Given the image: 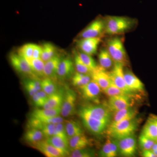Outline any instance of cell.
Returning <instances> with one entry per match:
<instances>
[{
	"mask_svg": "<svg viewBox=\"0 0 157 157\" xmlns=\"http://www.w3.org/2000/svg\"><path fill=\"white\" fill-rule=\"evenodd\" d=\"M74 65L72 60L69 58L61 60L57 70V76L62 80L68 79L74 72Z\"/></svg>",
	"mask_w": 157,
	"mask_h": 157,
	"instance_id": "obj_15",
	"label": "cell"
},
{
	"mask_svg": "<svg viewBox=\"0 0 157 157\" xmlns=\"http://www.w3.org/2000/svg\"><path fill=\"white\" fill-rule=\"evenodd\" d=\"M24 86L29 95L31 97L42 90L41 81L38 78H30L24 82Z\"/></svg>",
	"mask_w": 157,
	"mask_h": 157,
	"instance_id": "obj_25",
	"label": "cell"
},
{
	"mask_svg": "<svg viewBox=\"0 0 157 157\" xmlns=\"http://www.w3.org/2000/svg\"><path fill=\"white\" fill-rule=\"evenodd\" d=\"M61 114V107L50 109H36L31 113L30 117L33 118L53 117Z\"/></svg>",
	"mask_w": 157,
	"mask_h": 157,
	"instance_id": "obj_24",
	"label": "cell"
},
{
	"mask_svg": "<svg viewBox=\"0 0 157 157\" xmlns=\"http://www.w3.org/2000/svg\"><path fill=\"white\" fill-rule=\"evenodd\" d=\"M9 60L12 67L18 73L29 76L31 78H36L28 62L18 53H11L9 56Z\"/></svg>",
	"mask_w": 157,
	"mask_h": 157,
	"instance_id": "obj_5",
	"label": "cell"
},
{
	"mask_svg": "<svg viewBox=\"0 0 157 157\" xmlns=\"http://www.w3.org/2000/svg\"><path fill=\"white\" fill-rule=\"evenodd\" d=\"M95 152L93 150L85 148L75 150L71 151L69 156L71 157H92L94 156Z\"/></svg>",
	"mask_w": 157,
	"mask_h": 157,
	"instance_id": "obj_35",
	"label": "cell"
},
{
	"mask_svg": "<svg viewBox=\"0 0 157 157\" xmlns=\"http://www.w3.org/2000/svg\"><path fill=\"white\" fill-rule=\"evenodd\" d=\"M78 54L83 63L90 70L93 71L98 67L95 61L91 55L84 53L82 52H78Z\"/></svg>",
	"mask_w": 157,
	"mask_h": 157,
	"instance_id": "obj_36",
	"label": "cell"
},
{
	"mask_svg": "<svg viewBox=\"0 0 157 157\" xmlns=\"http://www.w3.org/2000/svg\"><path fill=\"white\" fill-rule=\"evenodd\" d=\"M101 40L100 37L83 38L77 42V45L82 52L92 56L97 52Z\"/></svg>",
	"mask_w": 157,
	"mask_h": 157,
	"instance_id": "obj_13",
	"label": "cell"
},
{
	"mask_svg": "<svg viewBox=\"0 0 157 157\" xmlns=\"http://www.w3.org/2000/svg\"><path fill=\"white\" fill-rule=\"evenodd\" d=\"M61 60L59 56L56 54L52 58L45 62L44 69V76L52 79L55 78Z\"/></svg>",
	"mask_w": 157,
	"mask_h": 157,
	"instance_id": "obj_17",
	"label": "cell"
},
{
	"mask_svg": "<svg viewBox=\"0 0 157 157\" xmlns=\"http://www.w3.org/2000/svg\"><path fill=\"white\" fill-rule=\"evenodd\" d=\"M100 66L105 70L112 67L113 60L107 48H103L100 51L98 56Z\"/></svg>",
	"mask_w": 157,
	"mask_h": 157,
	"instance_id": "obj_29",
	"label": "cell"
},
{
	"mask_svg": "<svg viewBox=\"0 0 157 157\" xmlns=\"http://www.w3.org/2000/svg\"><path fill=\"white\" fill-rule=\"evenodd\" d=\"M90 76L91 79L95 82L103 91L109 87L112 83L109 72H107L106 70L101 67V66H98L93 70Z\"/></svg>",
	"mask_w": 157,
	"mask_h": 157,
	"instance_id": "obj_10",
	"label": "cell"
},
{
	"mask_svg": "<svg viewBox=\"0 0 157 157\" xmlns=\"http://www.w3.org/2000/svg\"><path fill=\"white\" fill-rule=\"evenodd\" d=\"M107 49L114 63H121L125 65L128 63V56L123 42L119 37L109 39L107 43Z\"/></svg>",
	"mask_w": 157,
	"mask_h": 157,
	"instance_id": "obj_4",
	"label": "cell"
},
{
	"mask_svg": "<svg viewBox=\"0 0 157 157\" xmlns=\"http://www.w3.org/2000/svg\"><path fill=\"white\" fill-rule=\"evenodd\" d=\"M46 140L52 146L63 151L68 155L70 156V151L69 147V141L54 135L47 138Z\"/></svg>",
	"mask_w": 157,
	"mask_h": 157,
	"instance_id": "obj_26",
	"label": "cell"
},
{
	"mask_svg": "<svg viewBox=\"0 0 157 157\" xmlns=\"http://www.w3.org/2000/svg\"><path fill=\"white\" fill-rule=\"evenodd\" d=\"M42 90L48 96L51 95L57 91V88L52 79L49 78H44L41 81Z\"/></svg>",
	"mask_w": 157,
	"mask_h": 157,
	"instance_id": "obj_32",
	"label": "cell"
},
{
	"mask_svg": "<svg viewBox=\"0 0 157 157\" xmlns=\"http://www.w3.org/2000/svg\"><path fill=\"white\" fill-rule=\"evenodd\" d=\"M111 123L115 124L122 121L135 118L137 114V110L132 107L113 112Z\"/></svg>",
	"mask_w": 157,
	"mask_h": 157,
	"instance_id": "obj_16",
	"label": "cell"
},
{
	"mask_svg": "<svg viewBox=\"0 0 157 157\" xmlns=\"http://www.w3.org/2000/svg\"><path fill=\"white\" fill-rule=\"evenodd\" d=\"M32 71L37 76H44V69L45 63L41 59L31 58L26 60Z\"/></svg>",
	"mask_w": 157,
	"mask_h": 157,
	"instance_id": "obj_28",
	"label": "cell"
},
{
	"mask_svg": "<svg viewBox=\"0 0 157 157\" xmlns=\"http://www.w3.org/2000/svg\"><path fill=\"white\" fill-rule=\"evenodd\" d=\"M76 101V94L75 91L70 89L66 90L61 107V114L62 117H69L75 114Z\"/></svg>",
	"mask_w": 157,
	"mask_h": 157,
	"instance_id": "obj_7",
	"label": "cell"
},
{
	"mask_svg": "<svg viewBox=\"0 0 157 157\" xmlns=\"http://www.w3.org/2000/svg\"><path fill=\"white\" fill-rule=\"evenodd\" d=\"M155 141L147 138L142 134H140L139 138V145L143 150L151 149Z\"/></svg>",
	"mask_w": 157,
	"mask_h": 157,
	"instance_id": "obj_38",
	"label": "cell"
},
{
	"mask_svg": "<svg viewBox=\"0 0 157 157\" xmlns=\"http://www.w3.org/2000/svg\"><path fill=\"white\" fill-rule=\"evenodd\" d=\"M65 126L69 139L76 135L83 134V131L81 125L76 121H67L65 124Z\"/></svg>",
	"mask_w": 157,
	"mask_h": 157,
	"instance_id": "obj_27",
	"label": "cell"
},
{
	"mask_svg": "<svg viewBox=\"0 0 157 157\" xmlns=\"http://www.w3.org/2000/svg\"><path fill=\"white\" fill-rule=\"evenodd\" d=\"M107 106L112 112L132 107L133 103L129 95L109 97Z\"/></svg>",
	"mask_w": 157,
	"mask_h": 157,
	"instance_id": "obj_11",
	"label": "cell"
},
{
	"mask_svg": "<svg viewBox=\"0 0 157 157\" xmlns=\"http://www.w3.org/2000/svg\"><path fill=\"white\" fill-rule=\"evenodd\" d=\"M34 47V44H26L19 48L17 53L26 60L33 58Z\"/></svg>",
	"mask_w": 157,
	"mask_h": 157,
	"instance_id": "obj_34",
	"label": "cell"
},
{
	"mask_svg": "<svg viewBox=\"0 0 157 157\" xmlns=\"http://www.w3.org/2000/svg\"><path fill=\"white\" fill-rule=\"evenodd\" d=\"M141 134L147 138L157 141V127L151 116L147 121Z\"/></svg>",
	"mask_w": 157,
	"mask_h": 157,
	"instance_id": "obj_22",
	"label": "cell"
},
{
	"mask_svg": "<svg viewBox=\"0 0 157 157\" xmlns=\"http://www.w3.org/2000/svg\"><path fill=\"white\" fill-rule=\"evenodd\" d=\"M118 146L117 140L107 139L99 152V155L102 157H115L117 155Z\"/></svg>",
	"mask_w": 157,
	"mask_h": 157,
	"instance_id": "obj_18",
	"label": "cell"
},
{
	"mask_svg": "<svg viewBox=\"0 0 157 157\" xmlns=\"http://www.w3.org/2000/svg\"><path fill=\"white\" fill-rule=\"evenodd\" d=\"M124 66L121 63H114L113 68L109 73L112 82L117 87L125 92L128 94L130 95L133 92L130 90L126 83Z\"/></svg>",
	"mask_w": 157,
	"mask_h": 157,
	"instance_id": "obj_6",
	"label": "cell"
},
{
	"mask_svg": "<svg viewBox=\"0 0 157 157\" xmlns=\"http://www.w3.org/2000/svg\"><path fill=\"white\" fill-rule=\"evenodd\" d=\"M42 47L36 44H34L33 58L34 59H41L42 53Z\"/></svg>",
	"mask_w": 157,
	"mask_h": 157,
	"instance_id": "obj_41",
	"label": "cell"
},
{
	"mask_svg": "<svg viewBox=\"0 0 157 157\" xmlns=\"http://www.w3.org/2000/svg\"><path fill=\"white\" fill-rule=\"evenodd\" d=\"M137 124L135 118L110 124L107 130V134L111 138L117 140L128 137L134 135Z\"/></svg>",
	"mask_w": 157,
	"mask_h": 157,
	"instance_id": "obj_2",
	"label": "cell"
},
{
	"mask_svg": "<svg viewBox=\"0 0 157 157\" xmlns=\"http://www.w3.org/2000/svg\"><path fill=\"white\" fill-rule=\"evenodd\" d=\"M151 117L153 119V120L155 122V123L157 127V116L151 115Z\"/></svg>",
	"mask_w": 157,
	"mask_h": 157,
	"instance_id": "obj_45",
	"label": "cell"
},
{
	"mask_svg": "<svg viewBox=\"0 0 157 157\" xmlns=\"http://www.w3.org/2000/svg\"><path fill=\"white\" fill-rule=\"evenodd\" d=\"M64 94L63 92L57 91L53 94L49 96L47 102L44 104L42 108L50 109L61 107Z\"/></svg>",
	"mask_w": 157,
	"mask_h": 157,
	"instance_id": "obj_21",
	"label": "cell"
},
{
	"mask_svg": "<svg viewBox=\"0 0 157 157\" xmlns=\"http://www.w3.org/2000/svg\"><path fill=\"white\" fill-rule=\"evenodd\" d=\"M111 113L107 105L102 104L85 105L78 111L84 126L95 135H100L107 130L111 123Z\"/></svg>",
	"mask_w": 157,
	"mask_h": 157,
	"instance_id": "obj_1",
	"label": "cell"
},
{
	"mask_svg": "<svg viewBox=\"0 0 157 157\" xmlns=\"http://www.w3.org/2000/svg\"><path fill=\"white\" fill-rule=\"evenodd\" d=\"M117 140L120 154L127 157L135 155L137 150V140L134 135L118 139Z\"/></svg>",
	"mask_w": 157,
	"mask_h": 157,
	"instance_id": "obj_8",
	"label": "cell"
},
{
	"mask_svg": "<svg viewBox=\"0 0 157 157\" xmlns=\"http://www.w3.org/2000/svg\"><path fill=\"white\" fill-rule=\"evenodd\" d=\"M153 151L154 153L155 154V155L157 157V149L153 150Z\"/></svg>",
	"mask_w": 157,
	"mask_h": 157,
	"instance_id": "obj_46",
	"label": "cell"
},
{
	"mask_svg": "<svg viewBox=\"0 0 157 157\" xmlns=\"http://www.w3.org/2000/svg\"><path fill=\"white\" fill-rule=\"evenodd\" d=\"M104 93L109 97L113 96L122 95H129L120 88L117 87L113 82L110 84L109 87L104 91Z\"/></svg>",
	"mask_w": 157,
	"mask_h": 157,
	"instance_id": "obj_37",
	"label": "cell"
},
{
	"mask_svg": "<svg viewBox=\"0 0 157 157\" xmlns=\"http://www.w3.org/2000/svg\"><path fill=\"white\" fill-rule=\"evenodd\" d=\"M135 24V21L128 17L110 16L106 21L105 32L109 35L123 33L131 29Z\"/></svg>",
	"mask_w": 157,
	"mask_h": 157,
	"instance_id": "obj_3",
	"label": "cell"
},
{
	"mask_svg": "<svg viewBox=\"0 0 157 157\" xmlns=\"http://www.w3.org/2000/svg\"><path fill=\"white\" fill-rule=\"evenodd\" d=\"M124 78L127 85L132 92L143 90V83L132 71L127 70L124 72Z\"/></svg>",
	"mask_w": 157,
	"mask_h": 157,
	"instance_id": "obj_19",
	"label": "cell"
},
{
	"mask_svg": "<svg viewBox=\"0 0 157 157\" xmlns=\"http://www.w3.org/2000/svg\"><path fill=\"white\" fill-rule=\"evenodd\" d=\"M106 21L102 19H97L88 26L80 35L81 39L99 37L105 31Z\"/></svg>",
	"mask_w": 157,
	"mask_h": 157,
	"instance_id": "obj_9",
	"label": "cell"
},
{
	"mask_svg": "<svg viewBox=\"0 0 157 157\" xmlns=\"http://www.w3.org/2000/svg\"><path fill=\"white\" fill-rule=\"evenodd\" d=\"M63 122L56 124L53 135L58 136L67 141H69L65 128V124H63Z\"/></svg>",
	"mask_w": 157,
	"mask_h": 157,
	"instance_id": "obj_39",
	"label": "cell"
},
{
	"mask_svg": "<svg viewBox=\"0 0 157 157\" xmlns=\"http://www.w3.org/2000/svg\"><path fill=\"white\" fill-rule=\"evenodd\" d=\"M56 125V124H45L40 129L44 137L46 138V139L53 136Z\"/></svg>",
	"mask_w": 157,
	"mask_h": 157,
	"instance_id": "obj_40",
	"label": "cell"
},
{
	"mask_svg": "<svg viewBox=\"0 0 157 157\" xmlns=\"http://www.w3.org/2000/svg\"><path fill=\"white\" fill-rule=\"evenodd\" d=\"M33 146L47 157H63L68 155L63 151L52 146L46 140H41Z\"/></svg>",
	"mask_w": 157,
	"mask_h": 157,
	"instance_id": "obj_12",
	"label": "cell"
},
{
	"mask_svg": "<svg viewBox=\"0 0 157 157\" xmlns=\"http://www.w3.org/2000/svg\"><path fill=\"white\" fill-rule=\"evenodd\" d=\"M74 62L77 72L90 75L92 70L88 67L83 63L79 56L78 52H75L74 54Z\"/></svg>",
	"mask_w": 157,
	"mask_h": 157,
	"instance_id": "obj_33",
	"label": "cell"
},
{
	"mask_svg": "<svg viewBox=\"0 0 157 157\" xmlns=\"http://www.w3.org/2000/svg\"><path fill=\"white\" fill-rule=\"evenodd\" d=\"M42 47V53L41 59L43 62H46L56 54L55 46L51 43H45Z\"/></svg>",
	"mask_w": 157,
	"mask_h": 157,
	"instance_id": "obj_30",
	"label": "cell"
},
{
	"mask_svg": "<svg viewBox=\"0 0 157 157\" xmlns=\"http://www.w3.org/2000/svg\"><path fill=\"white\" fill-rule=\"evenodd\" d=\"M157 149V141H155L154 144H153L151 150L153 151Z\"/></svg>",
	"mask_w": 157,
	"mask_h": 157,
	"instance_id": "obj_44",
	"label": "cell"
},
{
	"mask_svg": "<svg viewBox=\"0 0 157 157\" xmlns=\"http://www.w3.org/2000/svg\"><path fill=\"white\" fill-rule=\"evenodd\" d=\"M142 156L144 157H156L151 149L144 150Z\"/></svg>",
	"mask_w": 157,
	"mask_h": 157,
	"instance_id": "obj_43",
	"label": "cell"
},
{
	"mask_svg": "<svg viewBox=\"0 0 157 157\" xmlns=\"http://www.w3.org/2000/svg\"><path fill=\"white\" fill-rule=\"evenodd\" d=\"M80 89L83 98L92 101L98 100L101 90L99 86L92 79L88 83Z\"/></svg>",
	"mask_w": 157,
	"mask_h": 157,
	"instance_id": "obj_14",
	"label": "cell"
},
{
	"mask_svg": "<svg viewBox=\"0 0 157 157\" xmlns=\"http://www.w3.org/2000/svg\"><path fill=\"white\" fill-rule=\"evenodd\" d=\"M44 135L39 129L28 128L24 135V139L30 144L33 145L42 140Z\"/></svg>",
	"mask_w": 157,
	"mask_h": 157,
	"instance_id": "obj_23",
	"label": "cell"
},
{
	"mask_svg": "<svg viewBox=\"0 0 157 157\" xmlns=\"http://www.w3.org/2000/svg\"><path fill=\"white\" fill-rule=\"evenodd\" d=\"M91 80V77L89 76V74L77 72L72 78V84L74 86L80 88L87 84Z\"/></svg>",
	"mask_w": 157,
	"mask_h": 157,
	"instance_id": "obj_31",
	"label": "cell"
},
{
	"mask_svg": "<svg viewBox=\"0 0 157 157\" xmlns=\"http://www.w3.org/2000/svg\"><path fill=\"white\" fill-rule=\"evenodd\" d=\"M32 98L34 104L36 107H43L45 103L41 100V98H39V96L37 94V93L34 95Z\"/></svg>",
	"mask_w": 157,
	"mask_h": 157,
	"instance_id": "obj_42",
	"label": "cell"
},
{
	"mask_svg": "<svg viewBox=\"0 0 157 157\" xmlns=\"http://www.w3.org/2000/svg\"><path fill=\"white\" fill-rule=\"evenodd\" d=\"M90 141L87 137L82 134L76 135L69 139V145L70 151L87 147Z\"/></svg>",
	"mask_w": 157,
	"mask_h": 157,
	"instance_id": "obj_20",
	"label": "cell"
}]
</instances>
